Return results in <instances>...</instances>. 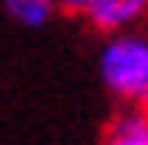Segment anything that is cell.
<instances>
[{
  "mask_svg": "<svg viewBox=\"0 0 148 145\" xmlns=\"http://www.w3.org/2000/svg\"><path fill=\"white\" fill-rule=\"evenodd\" d=\"M103 145H148V110L127 107L107 131Z\"/></svg>",
  "mask_w": 148,
  "mask_h": 145,
  "instance_id": "3",
  "label": "cell"
},
{
  "mask_svg": "<svg viewBox=\"0 0 148 145\" xmlns=\"http://www.w3.org/2000/svg\"><path fill=\"white\" fill-rule=\"evenodd\" d=\"M97 76L114 100L148 110V31L127 28L107 35L97 52Z\"/></svg>",
  "mask_w": 148,
  "mask_h": 145,
  "instance_id": "1",
  "label": "cell"
},
{
  "mask_svg": "<svg viewBox=\"0 0 148 145\" xmlns=\"http://www.w3.org/2000/svg\"><path fill=\"white\" fill-rule=\"evenodd\" d=\"M3 10H7V17H10L14 24L31 28V31L52 24V17L59 14L55 0H3Z\"/></svg>",
  "mask_w": 148,
  "mask_h": 145,
  "instance_id": "4",
  "label": "cell"
},
{
  "mask_svg": "<svg viewBox=\"0 0 148 145\" xmlns=\"http://www.w3.org/2000/svg\"><path fill=\"white\" fill-rule=\"evenodd\" d=\"M148 14V0H86L83 17L93 31L114 35V31H127L138 28Z\"/></svg>",
  "mask_w": 148,
  "mask_h": 145,
  "instance_id": "2",
  "label": "cell"
},
{
  "mask_svg": "<svg viewBox=\"0 0 148 145\" xmlns=\"http://www.w3.org/2000/svg\"><path fill=\"white\" fill-rule=\"evenodd\" d=\"M55 7H59V14H83L86 0H55Z\"/></svg>",
  "mask_w": 148,
  "mask_h": 145,
  "instance_id": "5",
  "label": "cell"
}]
</instances>
